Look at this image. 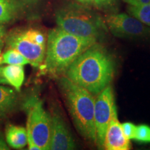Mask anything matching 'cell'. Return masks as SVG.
Listing matches in <instances>:
<instances>
[{"label": "cell", "instance_id": "6da1fadb", "mask_svg": "<svg viewBox=\"0 0 150 150\" xmlns=\"http://www.w3.org/2000/svg\"><path fill=\"white\" fill-rule=\"evenodd\" d=\"M115 70L111 55L104 47L95 43L73 62L65 75L73 83L97 95L110 85Z\"/></svg>", "mask_w": 150, "mask_h": 150}, {"label": "cell", "instance_id": "7a4b0ae2", "mask_svg": "<svg viewBox=\"0 0 150 150\" xmlns=\"http://www.w3.org/2000/svg\"><path fill=\"white\" fill-rule=\"evenodd\" d=\"M96 42L71 34L58 27L50 30L41 70L54 76L65 74L73 62Z\"/></svg>", "mask_w": 150, "mask_h": 150}, {"label": "cell", "instance_id": "3957f363", "mask_svg": "<svg viewBox=\"0 0 150 150\" xmlns=\"http://www.w3.org/2000/svg\"><path fill=\"white\" fill-rule=\"evenodd\" d=\"M59 86L77 131L86 140L96 144L94 95L65 76L59 79Z\"/></svg>", "mask_w": 150, "mask_h": 150}, {"label": "cell", "instance_id": "277c9868", "mask_svg": "<svg viewBox=\"0 0 150 150\" xmlns=\"http://www.w3.org/2000/svg\"><path fill=\"white\" fill-rule=\"evenodd\" d=\"M57 27L76 36L97 40L107 29L101 17L83 4H68L56 12Z\"/></svg>", "mask_w": 150, "mask_h": 150}, {"label": "cell", "instance_id": "5b68a950", "mask_svg": "<svg viewBox=\"0 0 150 150\" xmlns=\"http://www.w3.org/2000/svg\"><path fill=\"white\" fill-rule=\"evenodd\" d=\"M27 114V131L29 150H49L51 139V115L45 109L38 95L28 97L23 102Z\"/></svg>", "mask_w": 150, "mask_h": 150}, {"label": "cell", "instance_id": "8992f818", "mask_svg": "<svg viewBox=\"0 0 150 150\" xmlns=\"http://www.w3.org/2000/svg\"><path fill=\"white\" fill-rule=\"evenodd\" d=\"M8 48H12L22 54L29 64L39 67L45 57L47 39L40 30L33 28L15 29L5 38Z\"/></svg>", "mask_w": 150, "mask_h": 150}, {"label": "cell", "instance_id": "52a82bcc", "mask_svg": "<svg viewBox=\"0 0 150 150\" xmlns=\"http://www.w3.org/2000/svg\"><path fill=\"white\" fill-rule=\"evenodd\" d=\"M117 116L113 91L110 85L97 95L95 103V124L96 129V145L104 149L106 133L110 122Z\"/></svg>", "mask_w": 150, "mask_h": 150}, {"label": "cell", "instance_id": "ba28073f", "mask_svg": "<svg viewBox=\"0 0 150 150\" xmlns=\"http://www.w3.org/2000/svg\"><path fill=\"white\" fill-rule=\"evenodd\" d=\"M105 24L112 35L119 38H139L150 33V29L134 17L125 13L110 14Z\"/></svg>", "mask_w": 150, "mask_h": 150}, {"label": "cell", "instance_id": "9c48e42d", "mask_svg": "<svg viewBox=\"0 0 150 150\" xmlns=\"http://www.w3.org/2000/svg\"><path fill=\"white\" fill-rule=\"evenodd\" d=\"M51 139L50 150L76 149L74 140L61 114L55 109L51 112Z\"/></svg>", "mask_w": 150, "mask_h": 150}, {"label": "cell", "instance_id": "30bf717a", "mask_svg": "<svg viewBox=\"0 0 150 150\" xmlns=\"http://www.w3.org/2000/svg\"><path fill=\"white\" fill-rule=\"evenodd\" d=\"M131 148L130 140L128 139L118 121L117 116L111 120L105 136L104 149L107 150H129Z\"/></svg>", "mask_w": 150, "mask_h": 150}, {"label": "cell", "instance_id": "8fae6325", "mask_svg": "<svg viewBox=\"0 0 150 150\" xmlns=\"http://www.w3.org/2000/svg\"><path fill=\"white\" fill-rule=\"evenodd\" d=\"M24 65H8L0 67V74L8 85L12 86L16 91L20 92L24 81Z\"/></svg>", "mask_w": 150, "mask_h": 150}, {"label": "cell", "instance_id": "7c38bea8", "mask_svg": "<svg viewBox=\"0 0 150 150\" xmlns=\"http://www.w3.org/2000/svg\"><path fill=\"white\" fill-rule=\"evenodd\" d=\"M6 141L14 149H22L27 145V129L23 127L9 125L6 129Z\"/></svg>", "mask_w": 150, "mask_h": 150}, {"label": "cell", "instance_id": "4fadbf2b", "mask_svg": "<svg viewBox=\"0 0 150 150\" xmlns=\"http://www.w3.org/2000/svg\"><path fill=\"white\" fill-rule=\"evenodd\" d=\"M18 102V97L16 91L0 84V118L13 111Z\"/></svg>", "mask_w": 150, "mask_h": 150}, {"label": "cell", "instance_id": "5bb4252c", "mask_svg": "<svg viewBox=\"0 0 150 150\" xmlns=\"http://www.w3.org/2000/svg\"><path fill=\"white\" fill-rule=\"evenodd\" d=\"M22 8L19 0H0V25L13 20Z\"/></svg>", "mask_w": 150, "mask_h": 150}, {"label": "cell", "instance_id": "9a60e30c", "mask_svg": "<svg viewBox=\"0 0 150 150\" xmlns=\"http://www.w3.org/2000/svg\"><path fill=\"white\" fill-rule=\"evenodd\" d=\"M127 11L131 16L150 27V3L140 6L129 5Z\"/></svg>", "mask_w": 150, "mask_h": 150}, {"label": "cell", "instance_id": "2e32d148", "mask_svg": "<svg viewBox=\"0 0 150 150\" xmlns=\"http://www.w3.org/2000/svg\"><path fill=\"white\" fill-rule=\"evenodd\" d=\"M2 64L24 65L29 64V63L27 59L17 50L8 48L2 55Z\"/></svg>", "mask_w": 150, "mask_h": 150}, {"label": "cell", "instance_id": "e0dca14e", "mask_svg": "<svg viewBox=\"0 0 150 150\" xmlns=\"http://www.w3.org/2000/svg\"><path fill=\"white\" fill-rule=\"evenodd\" d=\"M134 140L140 142L150 143V127L147 125H140L137 126L136 136Z\"/></svg>", "mask_w": 150, "mask_h": 150}, {"label": "cell", "instance_id": "ac0fdd59", "mask_svg": "<svg viewBox=\"0 0 150 150\" xmlns=\"http://www.w3.org/2000/svg\"><path fill=\"white\" fill-rule=\"evenodd\" d=\"M121 126L125 136L129 140H134L135 136H136V125L131 122H125L123 124H121Z\"/></svg>", "mask_w": 150, "mask_h": 150}, {"label": "cell", "instance_id": "d6986e66", "mask_svg": "<svg viewBox=\"0 0 150 150\" xmlns=\"http://www.w3.org/2000/svg\"><path fill=\"white\" fill-rule=\"evenodd\" d=\"M76 1L83 5H91L100 8V0H76Z\"/></svg>", "mask_w": 150, "mask_h": 150}, {"label": "cell", "instance_id": "ffe728a7", "mask_svg": "<svg viewBox=\"0 0 150 150\" xmlns=\"http://www.w3.org/2000/svg\"><path fill=\"white\" fill-rule=\"evenodd\" d=\"M125 1L131 6H140L150 3V0H125Z\"/></svg>", "mask_w": 150, "mask_h": 150}, {"label": "cell", "instance_id": "44dd1931", "mask_svg": "<svg viewBox=\"0 0 150 150\" xmlns=\"http://www.w3.org/2000/svg\"><path fill=\"white\" fill-rule=\"evenodd\" d=\"M5 28L3 25H0V50L2 49L5 39Z\"/></svg>", "mask_w": 150, "mask_h": 150}, {"label": "cell", "instance_id": "7402d4cb", "mask_svg": "<svg viewBox=\"0 0 150 150\" xmlns=\"http://www.w3.org/2000/svg\"><path fill=\"white\" fill-rule=\"evenodd\" d=\"M116 0H100V8H106L113 4Z\"/></svg>", "mask_w": 150, "mask_h": 150}, {"label": "cell", "instance_id": "603a6c76", "mask_svg": "<svg viewBox=\"0 0 150 150\" xmlns=\"http://www.w3.org/2000/svg\"><path fill=\"white\" fill-rule=\"evenodd\" d=\"M6 141H5L4 138L0 134V150H8L9 148L7 145Z\"/></svg>", "mask_w": 150, "mask_h": 150}, {"label": "cell", "instance_id": "cb8c5ba5", "mask_svg": "<svg viewBox=\"0 0 150 150\" xmlns=\"http://www.w3.org/2000/svg\"><path fill=\"white\" fill-rule=\"evenodd\" d=\"M22 5V6L24 7L26 6H29V5H33L34 4L38 2L40 0H19Z\"/></svg>", "mask_w": 150, "mask_h": 150}, {"label": "cell", "instance_id": "d4e9b609", "mask_svg": "<svg viewBox=\"0 0 150 150\" xmlns=\"http://www.w3.org/2000/svg\"><path fill=\"white\" fill-rule=\"evenodd\" d=\"M0 84H1V85H8L6 81L3 79L2 76H1V74H0Z\"/></svg>", "mask_w": 150, "mask_h": 150}, {"label": "cell", "instance_id": "484cf974", "mask_svg": "<svg viewBox=\"0 0 150 150\" xmlns=\"http://www.w3.org/2000/svg\"><path fill=\"white\" fill-rule=\"evenodd\" d=\"M2 55L1 54V50H0V65L2 64Z\"/></svg>", "mask_w": 150, "mask_h": 150}]
</instances>
